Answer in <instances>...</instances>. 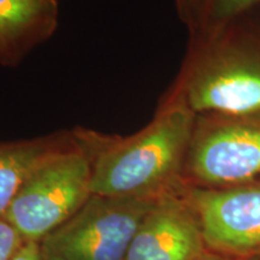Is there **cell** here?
<instances>
[{"instance_id":"6da1fadb","label":"cell","mask_w":260,"mask_h":260,"mask_svg":"<svg viewBox=\"0 0 260 260\" xmlns=\"http://www.w3.org/2000/svg\"><path fill=\"white\" fill-rule=\"evenodd\" d=\"M190 107L178 104L139 134L86 148L92 162L93 195L157 199L175 191V181L189 149Z\"/></svg>"},{"instance_id":"7a4b0ae2","label":"cell","mask_w":260,"mask_h":260,"mask_svg":"<svg viewBox=\"0 0 260 260\" xmlns=\"http://www.w3.org/2000/svg\"><path fill=\"white\" fill-rule=\"evenodd\" d=\"M92 162L86 148H61L23 182L4 213L25 242H40L92 197Z\"/></svg>"},{"instance_id":"3957f363","label":"cell","mask_w":260,"mask_h":260,"mask_svg":"<svg viewBox=\"0 0 260 260\" xmlns=\"http://www.w3.org/2000/svg\"><path fill=\"white\" fill-rule=\"evenodd\" d=\"M158 199L92 195L39 242L41 260H124L136 230Z\"/></svg>"},{"instance_id":"277c9868","label":"cell","mask_w":260,"mask_h":260,"mask_svg":"<svg viewBox=\"0 0 260 260\" xmlns=\"http://www.w3.org/2000/svg\"><path fill=\"white\" fill-rule=\"evenodd\" d=\"M188 200L206 247L223 255L260 252V186L193 189Z\"/></svg>"},{"instance_id":"5b68a950","label":"cell","mask_w":260,"mask_h":260,"mask_svg":"<svg viewBox=\"0 0 260 260\" xmlns=\"http://www.w3.org/2000/svg\"><path fill=\"white\" fill-rule=\"evenodd\" d=\"M189 148L188 167L197 180L216 186L251 180L260 172V116L211 126Z\"/></svg>"},{"instance_id":"8992f818","label":"cell","mask_w":260,"mask_h":260,"mask_svg":"<svg viewBox=\"0 0 260 260\" xmlns=\"http://www.w3.org/2000/svg\"><path fill=\"white\" fill-rule=\"evenodd\" d=\"M191 111L260 116V56L228 52L211 58L188 83Z\"/></svg>"},{"instance_id":"52a82bcc","label":"cell","mask_w":260,"mask_h":260,"mask_svg":"<svg viewBox=\"0 0 260 260\" xmlns=\"http://www.w3.org/2000/svg\"><path fill=\"white\" fill-rule=\"evenodd\" d=\"M206 253L199 218L189 200L170 191L142 219L124 260H199Z\"/></svg>"},{"instance_id":"ba28073f","label":"cell","mask_w":260,"mask_h":260,"mask_svg":"<svg viewBox=\"0 0 260 260\" xmlns=\"http://www.w3.org/2000/svg\"><path fill=\"white\" fill-rule=\"evenodd\" d=\"M61 148L52 141L0 144V216H4L32 170Z\"/></svg>"},{"instance_id":"9c48e42d","label":"cell","mask_w":260,"mask_h":260,"mask_svg":"<svg viewBox=\"0 0 260 260\" xmlns=\"http://www.w3.org/2000/svg\"><path fill=\"white\" fill-rule=\"evenodd\" d=\"M53 0H0V58L14 56L19 45L44 25Z\"/></svg>"},{"instance_id":"30bf717a","label":"cell","mask_w":260,"mask_h":260,"mask_svg":"<svg viewBox=\"0 0 260 260\" xmlns=\"http://www.w3.org/2000/svg\"><path fill=\"white\" fill-rule=\"evenodd\" d=\"M24 243L15 226L4 216H0V260H11Z\"/></svg>"},{"instance_id":"8fae6325","label":"cell","mask_w":260,"mask_h":260,"mask_svg":"<svg viewBox=\"0 0 260 260\" xmlns=\"http://www.w3.org/2000/svg\"><path fill=\"white\" fill-rule=\"evenodd\" d=\"M260 4V0H210V14L214 19L225 21Z\"/></svg>"},{"instance_id":"7c38bea8","label":"cell","mask_w":260,"mask_h":260,"mask_svg":"<svg viewBox=\"0 0 260 260\" xmlns=\"http://www.w3.org/2000/svg\"><path fill=\"white\" fill-rule=\"evenodd\" d=\"M11 260H41L40 243L25 242Z\"/></svg>"},{"instance_id":"4fadbf2b","label":"cell","mask_w":260,"mask_h":260,"mask_svg":"<svg viewBox=\"0 0 260 260\" xmlns=\"http://www.w3.org/2000/svg\"><path fill=\"white\" fill-rule=\"evenodd\" d=\"M199 260H230L226 255L219 254V253H206L204 256H201Z\"/></svg>"},{"instance_id":"5bb4252c","label":"cell","mask_w":260,"mask_h":260,"mask_svg":"<svg viewBox=\"0 0 260 260\" xmlns=\"http://www.w3.org/2000/svg\"><path fill=\"white\" fill-rule=\"evenodd\" d=\"M180 3L184 8H190V6H193L197 3V0H180Z\"/></svg>"}]
</instances>
